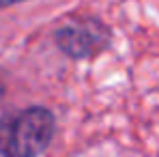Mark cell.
Wrapping results in <instances>:
<instances>
[{"mask_svg":"<svg viewBox=\"0 0 159 157\" xmlns=\"http://www.w3.org/2000/svg\"><path fill=\"white\" fill-rule=\"evenodd\" d=\"M54 136V114L48 108L30 105L0 118V153L4 157L41 155Z\"/></svg>","mask_w":159,"mask_h":157,"instance_id":"cell-1","label":"cell"},{"mask_svg":"<svg viewBox=\"0 0 159 157\" xmlns=\"http://www.w3.org/2000/svg\"><path fill=\"white\" fill-rule=\"evenodd\" d=\"M15 2H22V0H0V9H2V7H11V4H15Z\"/></svg>","mask_w":159,"mask_h":157,"instance_id":"cell-3","label":"cell"},{"mask_svg":"<svg viewBox=\"0 0 159 157\" xmlns=\"http://www.w3.org/2000/svg\"><path fill=\"white\" fill-rule=\"evenodd\" d=\"M4 95V84H2V80H0V97Z\"/></svg>","mask_w":159,"mask_h":157,"instance_id":"cell-4","label":"cell"},{"mask_svg":"<svg viewBox=\"0 0 159 157\" xmlns=\"http://www.w3.org/2000/svg\"><path fill=\"white\" fill-rule=\"evenodd\" d=\"M110 41V30L99 20H80L56 32V45L71 58H88Z\"/></svg>","mask_w":159,"mask_h":157,"instance_id":"cell-2","label":"cell"}]
</instances>
